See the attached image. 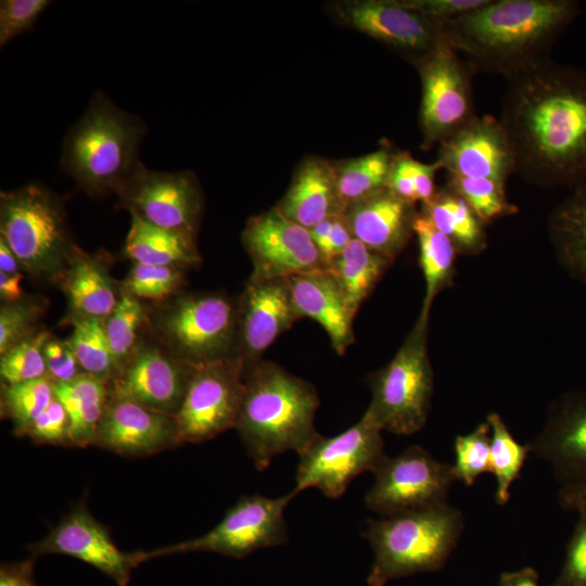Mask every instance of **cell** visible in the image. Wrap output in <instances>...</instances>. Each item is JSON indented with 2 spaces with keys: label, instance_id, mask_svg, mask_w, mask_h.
Wrapping results in <instances>:
<instances>
[{
  "label": "cell",
  "instance_id": "2e32d148",
  "mask_svg": "<svg viewBox=\"0 0 586 586\" xmlns=\"http://www.w3.org/2000/svg\"><path fill=\"white\" fill-rule=\"evenodd\" d=\"M337 13L346 25L387 44L413 65L447 42L443 22L415 11L402 1L344 2Z\"/></svg>",
  "mask_w": 586,
  "mask_h": 586
},
{
  "label": "cell",
  "instance_id": "d590c367",
  "mask_svg": "<svg viewBox=\"0 0 586 586\" xmlns=\"http://www.w3.org/2000/svg\"><path fill=\"white\" fill-rule=\"evenodd\" d=\"M53 398L54 385L48 377L2 385V415L11 419L15 434L27 435L31 424Z\"/></svg>",
  "mask_w": 586,
  "mask_h": 586
},
{
  "label": "cell",
  "instance_id": "7bdbcfd3",
  "mask_svg": "<svg viewBox=\"0 0 586 586\" xmlns=\"http://www.w3.org/2000/svg\"><path fill=\"white\" fill-rule=\"evenodd\" d=\"M46 309V300L27 297L2 304L0 309V355L38 330L37 322Z\"/></svg>",
  "mask_w": 586,
  "mask_h": 586
},
{
  "label": "cell",
  "instance_id": "db71d44e",
  "mask_svg": "<svg viewBox=\"0 0 586 586\" xmlns=\"http://www.w3.org/2000/svg\"><path fill=\"white\" fill-rule=\"evenodd\" d=\"M499 586H539L538 573L530 566L502 572L499 577Z\"/></svg>",
  "mask_w": 586,
  "mask_h": 586
},
{
  "label": "cell",
  "instance_id": "8992f818",
  "mask_svg": "<svg viewBox=\"0 0 586 586\" xmlns=\"http://www.w3.org/2000/svg\"><path fill=\"white\" fill-rule=\"evenodd\" d=\"M0 238L24 271L46 281L61 280L76 246L62 203L39 184L1 192Z\"/></svg>",
  "mask_w": 586,
  "mask_h": 586
},
{
  "label": "cell",
  "instance_id": "d6986e66",
  "mask_svg": "<svg viewBox=\"0 0 586 586\" xmlns=\"http://www.w3.org/2000/svg\"><path fill=\"white\" fill-rule=\"evenodd\" d=\"M436 161L447 175L487 179L504 187L515 173L514 156L500 120L476 115L438 144Z\"/></svg>",
  "mask_w": 586,
  "mask_h": 586
},
{
  "label": "cell",
  "instance_id": "1f68e13d",
  "mask_svg": "<svg viewBox=\"0 0 586 586\" xmlns=\"http://www.w3.org/2000/svg\"><path fill=\"white\" fill-rule=\"evenodd\" d=\"M413 233L419 244V262L425 282V293L418 319L429 322L434 298L453 277L456 247L422 214L418 213L413 222Z\"/></svg>",
  "mask_w": 586,
  "mask_h": 586
},
{
  "label": "cell",
  "instance_id": "cb8c5ba5",
  "mask_svg": "<svg viewBox=\"0 0 586 586\" xmlns=\"http://www.w3.org/2000/svg\"><path fill=\"white\" fill-rule=\"evenodd\" d=\"M286 280L300 318L308 317L318 322L329 335L335 353L344 355L355 340V316L333 272L323 268Z\"/></svg>",
  "mask_w": 586,
  "mask_h": 586
},
{
  "label": "cell",
  "instance_id": "ba28073f",
  "mask_svg": "<svg viewBox=\"0 0 586 586\" xmlns=\"http://www.w3.org/2000/svg\"><path fill=\"white\" fill-rule=\"evenodd\" d=\"M152 326L163 346L190 364L234 356L238 301L221 293L176 295L155 311Z\"/></svg>",
  "mask_w": 586,
  "mask_h": 586
},
{
  "label": "cell",
  "instance_id": "9c48e42d",
  "mask_svg": "<svg viewBox=\"0 0 586 586\" xmlns=\"http://www.w3.org/2000/svg\"><path fill=\"white\" fill-rule=\"evenodd\" d=\"M385 456L382 430L365 411L358 422L335 436L318 433L298 454L291 493L296 496L314 487L328 498H339L356 476L373 472Z\"/></svg>",
  "mask_w": 586,
  "mask_h": 586
},
{
  "label": "cell",
  "instance_id": "d4e9b609",
  "mask_svg": "<svg viewBox=\"0 0 586 586\" xmlns=\"http://www.w3.org/2000/svg\"><path fill=\"white\" fill-rule=\"evenodd\" d=\"M275 207L288 219L307 229L344 214L335 166L319 157L304 160L288 191Z\"/></svg>",
  "mask_w": 586,
  "mask_h": 586
},
{
  "label": "cell",
  "instance_id": "e575fe53",
  "mask_svg": "<svg viewBox=\"0 0 586 586\" xmlns=\"http://www.w3.org/2000/svg\"><path fill=\"white\" fill-rule=\"evenodd\" d=\"M72 323L74 329L67 341L82 371L109 383L117 367L105 333L104 319H78Z\"/></svg>",
  "mask_w": 586,
  "mask_h": 586
},
{
  "label": "cell",
  "instance_id": "60d3db41",
  "mask_svg": "<svg viewBox=\"0 0 586 586\" xmlns=\"http://www.w3.org/2000/svg\"><path fill=\"white\" fill-rule=\"evenodd\" d=\"M183 284V268L132 263L120 285L139 300L162 302L176 296Z\"/></svg>",
  "mask_w": 586,
  "mask_h": 586
},
{
  "label": "cell",
  "instance_id": "ac0fdd59",
  "mask_svg": "<svg viewBox=\"0 0 586 586\" xmlns=\"http://www.w3.org/2000/svg\"><path fill=\"white\" fill-rule=\"evenodd\" d=\"M28 549L33 557L65 555L88 563L118 586H127L133 569L145 562L144 551H122L107 530L84 507L74 508L41 540Z\"/></svg>",
  "mask_w": 586,
  "mask_h": 586
},
{
  "label": "cell",
  "instance_id": "f6af8a7d",
  "mask_svg": "<svg viewBox=\"0 0 586 586\" xmlns=\"http://www.w3.org/2000/svg\"><path fill=\"white\" fill-rule=\"evenodd\" d=\"M552 586H586V513L578 514L562 568Z\"/></svg>",
  "mask_w": 586,
  "mask_h": 586
},
{
  "label": "cell",
  "instance_id": "83f0119b",
  "mask_svg": "<svg viewBox=\"0 0 586 586\" xmlns=\"http://www.w3.org/2000/svg\"><path fill=\"white\" fill-rule=\"evenodd\" d=\"M548 229L562 267L586 284V182L553 209Z\"/></svg>",
  "mask_w": 586,
  "mask_h": 586
},
{
  "label": "cell",
  "instance_id": "7402d4cb",
  "mask_svg": "<svg viewBox=\"0 0 586 586\" xmlns=\"http://www.w3.org/2000/svg\"><path fill=\"white\" fill-rule=\"evenodd\" d=\"M528 446L549 463L561 486L586 480V391L561 396Z\"/></svg>",
  "mask_w": 586,
  "mask_h": 586
},
{
  "label": "cell",
  "instance_id": "7dc6e473",
  "mask_svg": "<svg viewBox=\"0 0 586 586\" xmlns=\"http://www.w3.org/2000/svg\"><path fill=\"white\" fill-rule=\"evenodd\" d=\"M43 355L47 377L53 383L69 382L84 373L67 340H59L51 335L44 344Z\"/></svg>",
  "mask_w": 586,
  "mask_h": 586
},
{
  "label": "cell",
  "instance_id": "ffe728a7",
  "mask_svg": "<svg viewBox=\"0 0 586 586\" xmlns=\"http://www.w3.org/2000/svg\"><path fill=\"white\" fill-rule=\"evenodd\" d=\"M298 319L286 279L251 277L238 300L235 355L247 367L256 364Z\"/></svg>",
  "mask_w": 586,
  "mask_h": 586
},
{
  "label": "cell",
  "instance_id": "e0dca14e",
  "mask_svg": "<svg viewBox=\"0 0 586 586\" xmlns=\"http://www.w3.org/2000/svg\"><path fill=\"white\" fill-rule=\"evenodd\" d=\"M198 366L165 347L139 343L107 383L109 394L176 416Z\"/></svg>",
  "mask_w": 586,
  "mask_h": 586
},
{
  "label": "cell",
  "instance_id": "c3c4849f",
  "mask_svg": "<svg viewBox=\"0 0 586 586\" xmlns=\"http://www.w3.org/2000/svg\"><path fill=\"white\" fill-rule=\"evenodd\" d=\"M402 2L431 18L446 22L482 7L487 0H404Z\"/></svg>",
  "mask_w": 586,
  "mask_h": 586
},
{
  "label": "cell",
  "instance_id": "7a4b0ae2",
  "mask_svg": "<svg viewBox=\"0 0 586 586\" xmlns=\"http://www.w3.org/2000/svg\"><path fill=\"white\" fill-rule=\"evenodd\" d=\"M574 0H487L482 7L443 22L447 43L473 69L504 78L543 60L575 20Z\"/></svg>",
  "mask_w": 586,
  "mask_h": 586
},
{
  "label": "cell",
  "instance_id": "8fae6325",
  "mask_svg": "<svg viewBox=\"0 0 586 586\" xmlns=\"http://www.w3.org/2000/svg\"><path fill=\"white\" fill-rule=\"evenodd\" d=\"M372 473L374 482L365 504L382 517L448 504L449 491L457 481L453 464L437 460L419 445L395 457L385 456Z\"/></svg>",
  "mask_w": 586,
  "mask_h": 586
},
{
  "label": "cell",
  "instance_id": "3957f363",
  "mask_svg": "<svg viewBox=\"0 0 586 586\" xmlns=\"http://www.w3.org/2000/svg\"><path fill=\"white\" fill-rule=\"evenodd\" d=\"M319 396L315 386L272 361L250 366L235 429L258 471L272 458L293 450L297 455L318 434L315 415Z\"/></svg>",
  "mask_w": 586,
  "mask_h": 586
},
{
  "label": "cell",
  "instance_id": "52a82bcc",
  "mask_svg": "<svg viewBox=\"0 0 586 586\" xmlns=\"http://www.w3.org/2000/svg\"><path fill=\"white\" fill-rule=\"evenodd\" d=\"M428 326L417 319L392 360L367 380L372 397L366 412L382 431L411 435L426 423L434 388Z\"/></svg>",
  "mask_w": 586,
  "mask_h": 586
},
{
  "label": "cell",
  "instance_id": "ab89813d",
  "mask_svg": "<svg viewBox=\"0 0 586 586\" xmlns=\"http://www.w3.org/2000/svg\"><path fill=\"white\" fill-rule=\"evenodd\" d=\"M50 336L48 330H38L1 355L2 385H12L47 377L43 347Z\"/></svg>",
  "mask_w": 586,
  "mask_h": 586
},
{
  "label": "cell",
  "instance_id": "681fc988",
  "mask_svg": "<svg viewBox=\"0 0 586 586\" xmlns=\"http://www.w3.org/2000/svg\"><path fill=\"white\" fill-rule=\"evenodd\" d=\"M353 234L351 232L348 222L344 214L334 217L333 226L328 238V241L321 254L327 263H329L337 256L352 241Z\"/></svg>",
  "mask_w": 586,
  "mask_h": 586
},
{
  "label": "cell",
  "instance_id": "f546056e",
  "mask_svg": "<svg viewBox=\"0 0 586 586\" xmlns=\"http://www.w3.org/2000/svg\"><path fill=\"white\" fill-rule=\"evenodd\" d=\"M421 213L463 254H476L486 247L484 224L467 202L445 184L422 204Z\"/></svg>",
  "mask_w": 586,
  "mask_h": 586
},
{
  "label": "cell",
  "instance_id": "ee69618b",
  "mask_svg": "<svg viewBox=\"0 0 586 586\" xmlns=\"http://www.w3.org/2000/svg\"><path fill=\"white\" fill-rule=\"evenodd\" d=\"M49 4L50 1L47 0H2L0 2V47L30 29Z\"/></svg>",
  "mask_w": 586,
  "mask_h": 586
},
{
  "label": "cell",
  "instance_id": "5bb4252c",
  "mask_svg": "<svg viewBox=\"0 0 586 586\" xmlns=\"http://www.w3.org/2000/svg\"><path fill=\"white\" fill-rule=\"evenodd\" d=\"M119 205L156 227L196 235L202 194L189 171H153L139 164L117 190Z\"/></svg>",
  "mask_w": 586,
  "mask_h": 586
},
{
  "label": "cell",
  "instance_id": "74e56055",
  "mask_svg": "<svg viewBox=\"0 0 586 586\" xmlns=\"http://www.w3.org/2000/svg\"><path fill=\"white\" fill-rule=\"evenodd\" d=\"M441 164H425L415 160L409 152H395L387 186L399 199L416 204L429 202L436 193L435 175Z\"/></svg>",
  "mask_w": 586,
  "mask_h": 586
},
{
  "label": "cell",
  "instance_id": "b9f144b4",
  "mask_svg": "<svg viewBox=\"0 0 586 586\" xmlns=\"http://www.w3.org/2000/svg\"><path fill=\"white\" fill-rule=\"evenodd\" d=\"M454 470L457 480L472 486L483 473L491 472V426L487 421L455 440Z\"/></svg>",
  "mask_w": 586,
  "mask_h": 586
},
{
  "label": "cell",
  "instance_id": "603a6c76",
  "mask_svg": "<svg viewBox=\"0 0 586 586\" xmlns=\"http://www.w3.org/2000/svg\"><path fill=\"white\" fill-rule=\"evenodd\" d=\"M344 215L353 238L394 259L413 233L415 204L383 188L347 205Z\"/></svg>",
  "mask_w": 586,
  "mask_h": 586
},
{
  "label": "cell",
  "instance_id": "8d00e7d4",
  "mask_svg": "<svg viewBox=\"0 0 586 586\" xmlns=\"http://www.w3.org/2000/svg\"><path fill=\"white\" fill-rule=\"evenodd\" d=\"M146 318L148 314L141 300L122 291L117 305L104 319L105 333L117 370L139 345V333Z\"/></svg>",
  "mask_w": 586,
  "mask_h": 586
},
{
  "label": "cell",
  "instance_id": "11a10c76",
  "mask_svg": "<svg viewBox=\"0 0 586 586\" xmlns=\"http://www.w3.org/2000/svg\"><path fill=\"white\" fill-rule=\"evenodd\" d=\"M22 266L15 254L8 246L5 241L0 238V271L9 275L21 272Z\"/></svg>",
  "mask_w": 586,
  "mask_h": 586
},
{
  "label": "cell",
  "instance_id": "836d02e7",
  "mask_svg": "<svg viewBox=\"0 0 586 586\" xmlns=\"http://www.w3.org/2000/svg\"><path fill=\"white\" fill-rule=\"evenodd\" d=\"M491 426V473L496 477L495 500L504 506L510 498V487L519 477L527 454L528 444H520L497 412L486 418Z\"/></svg>",
  "mask_w": 586,
  "mask_h": 586
},
{
  "label": "cell",
  "instance_id": "d6a6232c",
  "mask_svg": "<svg viewBox=\"0 0 586 586\" xmlns=\"http://www.w3.org/2000/svg\"><path fill=\"white\" fill-rule=\"evenodd\" d=\"M394 154L391 149L381 148L335 167L339 194L345 209L348 204L386 188Z\"/></svg>",
  "mask_w": 586,
  "mask_h": 586
},
{
  "label": "cell",
  "instance_id": "4fadbf2b",
  "mask_svg": "<svg viewBox=\"0 0 586 586\" xmlns=\"http://www.w3.org/2000/svg\"><path fill=\"white\" fill-rule=\"evenodd\" d=\"M415 66L421 80L422 148L430 149L477 115L472 89L474 69L447 42Z\"/></svg>",
  "mask_w": 586,
  "mask_h": 586
},
{
  "label": "cell",
  "instance_id": "f907efd6",
  "mask_svg": "<svg viewBox=\"0 0 586 586\" xmlns=\"http://www.w3.org/2000/svg\"><path fill=\"white\" fill-rule=\"evenodd\" d=\"M35 557L27 560L5 563L0 569V586H36L34 579Z\"/></svg>",
  "mask_w": 586,
  "mask_h": 586
},
{
  "label": "cell",
  "instance_id": "277c9868",
  "mask_svg": "<svg viewBox=\"0 0 586 586\" xmlns=\"http://www.w3.org/2000/svg\"><path fill=\"white\" fill-rule=\"evenodd\" d=\"M144 133L140 118L97 93L65 138L63 168L90 196L116 193L141 163L138 149Z\"/></svg>",
  "mask_w": 586,
  "mask_h": 586
},
{
  "label": "cell",
  "instance_id": "f5cc1de1",
  "mask_svg": "<svg viewBox=\"0 0 586 586\" xmlns=\"http://www.w3.org/2000/svg\"><path fill=\"white\" fill-rule=\"evenodd\" d=\"M23 273L9 275L0 271V298L2 304L14 303L24 298L21 281Z\"/></svg>",
  "mask_w": 586,
  "mask_h": 586
},
{
  "label": "cell",
  "instance_id": "6da1fadb",
  "mask_svg": "<svg viewBox=\"0 0 586 586\" xmlns=\"http://www.w3.org/2000/svg\"><path fill=\"white\" fill-rule=\"evenodd\" d=\"M505 79L499 120L515 173L539 187L586 182V69L549 58Z\"/></svg>",
  "mask_w": 586,
  "mask_h": 586
},
{
  "label": "cell",
  "instance_id": "484cf974",
  "mask_svg": "<svg viewBox=\"0 0 586 586\" xmlns=\"http://www.w3.org/2000/svg\"><path fill=\"white\" fill-rule=\"evenodd\" d=\"M71 322L78 319H105L122 295L118 285L100 258L75 246L61 280Z\"/></svg>",
  "mask_w": 586,
  "mask_h": 586
},
{
  "label": "cell",
  "instance_id": "bcb514c9",
  "mask_svg": "<svg viewBox=\"0 0 586 586\" xmlns=\"http://www.w3.org/2000/svg\"><path fill=\"white\" fill-rule=\"evenodd\" d=\"M71 421L63 404L55 397L31 424L27 436L37 443L71 444ZM72 445V444H71Z\"/></svg>",
  "mask_w": 586,
  "mask_h": 586
},
{
  "label": "cell",
  "instance_id": "44dd1931",
  "mask_svg": "<svg viewBox=\"0 0 586 586\" xmlns=\"http://www.w3.org/2000/svg\"><path fill=\"white\" fill-rule=\"evenodd\" d=\"M94 445L122 456H148L179 445L174 415L109 394Z\"/></svg>",
  "mask_w": 586,
  "mask_h": 586
},
{
  "label": "cell",
  "instance_id": "816d5d0a",
  "mask_svg": "<svg viewBox=\"0 0 586 586\" xmlns=\"http://www.w3.org/2000/svg\"><path fill=\"white\" fill-rule=\"evenodd\" d=\"M559 501L568 511L586 513V480L561 486Z\"/></svg>",
  "mask_w": 586,
  "mask_h": 586
},
{
  "label": "cell",
  "instance_id": "30bf717a",
  "mask_svg": "<svg viewBox=\"0 0 586 586\" xmlns=\"http://www.w3.org/2000/svg\"><path fill=\"white\" fill-rule=\"evenodd\" d=\"M295 496L269 498L259 494L242 496L220 522L202 536L144 551L145 561L176 553L211 551L237 559L288 542L284 510Z\"/></svg>",
  "mask_w": 586,
  "mask_h": 586
},
{
  "label": "cell",
  "instance_id": "9a60e30c",
  "mask_svg": "<svg viewBox=\"0 0 586 586\" xmlns=\"http://www.w3.org/2000/svg\"><path fill=\"white\" fill-rule=\"evenodd\" d=\"M242 243L253 264V278L289 279L328 268L309 230L275 206L247 220Z\"/></svg>",
  "mask_w": 586,
  "mask_h": 586
},
{
  "label": "cell",
  "instance_id": "4dcf8cb0",
  "mask_svg": "<svg viewBox=\"0 0 586 586\" xmlns=\"http://www.w3.org/2000/svg\"><path fill=\"white\" fill-rule=\"evenodd\" d=\"M392 262L353 238L329 263L328 268L336 277L354 316Z\"/></svg>",
  "mask_w": 586,
  "mask_h": 586
},
{
  "label": "cell",
  "instance_id": "f1b7e54d",
  "mask_svg": "<svg viewBox=\"0 0 586 586\" xmlns=\"http://www.w3.org/2000/svg\"><path fill=\"white\" fill-rule=\"evenodd\" d=\"M53 385L55 397L69 417L71 444L78 447L93 444L109 400L107 383L84 372L69 382Z\"/></svg>",
  "mask_w": 586,
  "mask_h": 586
},
{
  "label": "cell",
  "instance_id": "9f6ffc18",
  "mask_svg": "<svg viewBox=\"0 0 586 586\" xmlns=\"http://www.w3.org/2000/svg\"><path fill=\"white\" fill-rule=\"evenodd\" d=\"M334 217L328 218L317 224L316 226L311 227L310 229H308L315 244L317 245L320 252L328 241V238L330 235V232L333 226Z\"/></svg>",
  "mask_w": 586,
  "mask_h": 586
},
{
  "label": "cell",
  "instance_id": "5b68a950",
  "mask_svg": "<svg viewBox=\"0 0 586 586\" xmlns=\"http://www.w3.org/2000/svg\"><path fill=\"white\" fill-rule=\"evenodd\" d=\"M362 536L374 553L369 586L443 569L464 527L461 511L449 504L369 519Z\"/></svg>",
  "mask_w": 586,
  "mask_h": 586
},
{
  "label": "cell",
  "instance_id": "f35d334b",
  "mask_svg": "<svg viewBox=\"0 0 586 586\" xmlns=\"http://www.w3.org/2000/svg\"><path fill=\"white\" fill-rule=\"evenodd\" d=\"M446 184L467 202L483 224L517 212L507 200L506 187L495 181L446 174Z\"/></svg>",
  "mask_w": 586,
  "mask_h": 586
},
{
  "label": "cell",
  "instance_id": "7c38bea8",
  "mask_svg": "<svg viewBox=\"0 0 586 586\" xmlns=\"http://www.w3.org/2000/svg\"><path fill=\"white\" fill-rule=\"evenodd\" d=\"M247 368L237 355L196 367L175 416L179 445L206 442L235 426Z\"/></svg>",
  "mask_w": 586,
  "mask_h": 586
},
{
  "label": "cell",
  "instance_id": "4316f807",
  "mask_svg": "<svg viewBox=\"0 0 586 586\" xmlns=\"http://www.w3.org/2000/svg\"><path fill=\"white\" fill-rule=\"evenodd\" d=\"M125 253L132 263L188 268L201 262L195 237L166 230L131 215Z\"/></svg>",
  "mask_w": 586,
  "mask_h": 586
}]
</instances>
